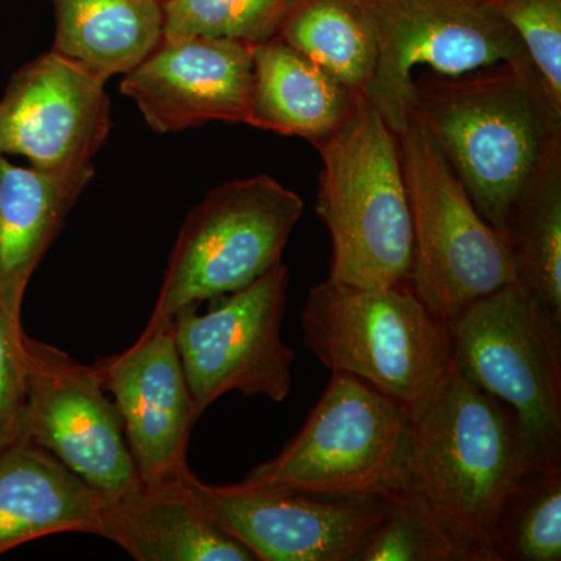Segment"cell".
<instances>
[{"instance_id":"cell-1","label":"cell","mask_w":561,"mask_h":561,"mask_svg":"<svg viewBox=\"0 0 561 561\" xmlns=\"http://www.w3.org/2000/svg\"><path fill=\"white\" fill-rule=\"evenodd\" d=\"M413 106L491 227L504 232L553 144L561 111L537 77L507 65L413 80Z\"/></svg>"},{"instance_id":"cell-2","label":"cell","mask_w":561,"mask_h":561,"mask_svg":"<svg viewBox=\"0 0 561 561\" xmlns=\"http://www.w3.org/2000/svg\"><path fill=\"white\" fill-rule=\"evenodd\" d=\"M524 472L512 412L456 365L409 409L405 489L419 494L471 561H496L494 524Z\"/></svg>"},{"instance_id":"cell-3","label":"cell","mask_w":561,"mask_h":561,"mask_svg":"<svg viewBox=\"0 0 561 561\" xmlns=\"http://www.w3.org/2000/svg\"><path fill=\"white\" fill-rule=\"evenodd\" d=\"M316 149V210L332 243L328 279L359 287L409 284L413 232L397 133L362 94L348 121Z\"/></svg>"},{"instance_id":"cell-4","label":"cell","mask_w":561,"mask_h":561,"mask_svg":"<svg viewBox=\"0 0 561 561\" xmlns=\"http://www.w3.org/2000/svg\"><path fill=\"white\" fill-rule=\"evenodd\" d=\"M302 342L331 373H346L411 409L454 365L449 321L409 284L359 287L327 279L301 313Z\"/></svg>"},{"instance_id":"cell-5","label":"cell","mask_w":561,"mask_h":561,"mask_svg":"<svg viewBox=\"0 0 561 561\" xmlns=\"http://www.w3.org/2000/svg\"><path fill=\"white\" fill-rule=\"evenodd\" d=\"M560 331L519 280L449 320L454 365L512 412L526 471L561 468Z\"/></svg>"},{"instance_id":"cell-6","label":"cell","mask_w":561,"mask_h":561,"mask_svg":"<svg viewBox=\"0 0 561 561\" xmlns=\"http://www.w3.org/2000/svg\"><path fill=\"white\" fill-rule=\"evenodd\" d=\"M397 136L413 232L409 286L449 321L472 301L516 283L518 272L504 232L483 219L415 106Z\"/></svg>"},{"instance_id":"cell-7","label":"cell","mask_w":561,"mask_h":561,"mask_svg":"<svg viewBox=\"0 0 561 561\" xmlns=\"http://www.w3.org/2000/svg\"><path fill=\"white\" fill-rule=\"evenodd\" d=\"M408 456V409L354 376L332 373L300 432L241 483L327 496H386L405 486Z\"/></svg>"},{"instance_id":"cell-8","label":"cell","mask_w":561,"mask_h":561,"mask_svg":"<svg viewBox=\"0 0 561 561\" xmlns=\"http://www.w3.org/2000/svg\"><path fill=\"white\" fill-rule=\"evenodd\" d=\"M302 209L300 195L268 175L227 181L208 192L181 225L146 328L242 289L283 262Z\"/></svg>"},{"instance_id":"cell-9","label":"cell","mask_w":561,"mask_h":561,"mask_svg":"<svg viewBox=\"0 0 561 561\" xmlns=\"http://www.w3.org/2000/svg\"><path fill=\"white\" fill-rule=\"evenodd\" d=\"M289 268L279 262L249 286L172 317L187 387L198 416L224 394L283 402L291 389L295 353L283 341Z\"/></svg>"},{"instance_id":"cell-10","label":"cell","mask_w":561,"mask_h":561,"mask_svg":"<svg viewBox=\"0 0 561 561\" xmlns=\"http://www.w3.org/2000/svg\"><path fill=\"white\" fill-rule=\"evenodd\" d=\"M373 7L381 50L365 98L394 133L412 110L420 66L457 77L507 65L541 81L518 35L482 0H373Z\"/></svg>"},{"instance_id":"cell-11","label":"cell","mask_w":561,"mask_h":561,"mask_svg":"<svg viewBox=\"0 0 561 561\" xmlns=\"http://www.w3.org/2000/svg\"><path fill=\"white\" fill-rule=\"evenodd\" d=\"M20 442L54 454L103 500L140 483L119 411L92 365L27 334Z\"/></svg>"},{"instance_id":"cell-12","label":"cell","mask_w":561,"mask_h":561,"mask_svg":"<svg viewBox=\"0 0 561 561\" xmlns=\"http://www.w3.org/2000/svg\"><path fill=\"white\" fill-rule=\"evenodd\" d=\"M179 481L187 497L257 561H353L387 513L386 496L378 494L210 485L190 467Z\"/></svg>"},{"instance_id":"cell-13","label":"cell","mask_w":561,"mask_h":561,"mask_svg":"<svg viewBox=\"0 0 561 561\" xmlns=\"http://www.w3.org/2000/svg\"><path fill=\"white\" fill-rule=\"evenodd\" d=\"M113 121L105 81L55 50L11 76L0 99V157L68 171L92 164Z\"/></svg>"},{"instance_id":"cell-14","label":"cell","mask_w":561,"mask_h":561,"mask_svg":"<svg viewBox=\"0 0 561 561\" xmlns=\"http://www.w3.org/2000/svg\"><path fill=\"white\" fill-rule=\"evenodd\" d=\"M103 389L113 394L140 482L176 478L198 416L181 364L172 323L144 328L138 341L92 364Z\"/></svg>"},{"instance_id":"cell-15","label":"cell","mask_w":561,"mask_h":561,"mask_svg":"<svg viewBox=\"0 0 561 561\" xmlns=\"http://www.w3.org/2000/svg\"><path fill=\"white\" fill-rule=\"evenodd\" d=\"M253 46L205 36H162L125 73L121 92L157 133L184 131L209 122L247 124Z\"/></svg>"},{"instance_id":"cell-16","label":"cell","mask_w":561,"mask_h":561,"mask_svg":"<svg viewBox=\"0 0 561 561\" xmlns=\"http://www.w3.org/2000/svg\"><path fill=\"white\" fill-rule=\"evenodd\" d=\"M92 179V164L47 171L0 157V305L14 319L21 320L33 273Z\"/></svg>"},{"instance_id":"cell-17","label":"cell","mask_w":561,"mask_h":561,"mask_svg":"<svg viewBox=\"0 0 561 561\" xmlns=\"http://www.w3.org/2000/svg\"><path fill=\"white\" fill-rule=\"evenodd\" d=\"M179 476L105 500L99 537L138 561H257L187 497Z\"/></svg>"},{"instance_id":"cell-18","label":"cell","mask_w":561,"mask_h":561,"mask_svg":"<svg viewBox=\"0 0 561 561\" xmlns=\"http://www.w3.org/2000/svg\"><path fill=\"white\" fill-rule=\"evenodd\" d=\"M105 500L46 449L18 442L0 454V556L57 534H101Z\"/></svg>"},{"instance_id":"cell-19","label":"cell","mask_w":561,"mask_h":561,"mask_svg":"<svg viewBox=\"0 0 561 561\" xmlns=\"http://www.w3.org/2000/svg\"><path fill=\"white\" fill-rule=\"evenodd\" d=\"M359 95L279 36L253 46L250 127L316 147L348 121Z\"/></svg>"},{"instance_id":"cell-20","label":"cell","mask_w":561,"mask_h":561,"mask_svg":"<svg viewBox=\"0 0 561 561\" xmlns=\"http://www.w3.org/2000/svg\"><path fill=\"white\" fill-rule=\"evenodd\" d=\"M51 50L108 81L138 66L162 38L161 0H51Z\"/></svg>"},{"instance_id":"cell-21","label":"cell","mask_w":561,"mask_h":561,"mask_svg":"<svg viewBox=\"0 0 561 561\" xmlns=\"http://www.w3.org/2000/svg\"><path fill=\"white\" fill-rule=\"evenodd\" d=\"M278 36L356 94L378 69V18L373 0H294Z\"/></svg>"},{"instance_id":"cell-22","label":"cell","mask_w":561,"mask_h":561,"mask_svg":"<svg viewBox=\"0 0 561 561\" xmlns=\"http://www.w3.org/2000/svg\"><path fill=\"white\" fill-rule=\"evenodd\" d=\"M518 280L561 324V140L516 202L504 230Z\"/></svg>"},{"instance_id":"cell-23","label":"cell","mask_w":561,"mask_h":561,"mask_svg":"<svg viewBox=\"0 0 561 561\" xmlns=\"http://www.w3.org/2000/svg\"><path fill=\"white\" fill-rule=\"evenodd\" d=\"M491 549L496 561L561 560V468L522 474L502 504Z\"/></svg>"},{"instance_id":"cell-24","label":"cell","mask_w":561,"mask_h":561,"mask_svg":"<svg viewBox=\"0 0 561 561\" xmlns=\"http://www.w3.org/2000/svg\"><path fill=\"white\" fill-rule=\"evenodd\" d=\"M387 513L353 561H471L419 494H386Z\"/></svg>"},{"instance_id":"cell-25","label":"cell","mask_w":561,"mask_h":561,"mask_svg":"<svg viewBox=\"0 0 561 561\" xmlns=\"http://www.w3.org/2000/svg\"><path fill=\"white\" fill-rule=\"evenodd\" d=\"M294 0H161L162 36H205L267 43L276 38Z\"/></svg>"},{"instance_id":"cell-26","label":"cell","mask_w":561,"mask_h":561,"mask_svg":"<svg viewBox=\"0 0 561 561\" xmlns=\"http://www.w3.org/2000/svg\"><path fill=\"white\" fill-rule=\"evenodd\" d=\"M511 25L552 105L561 111V0H482Z\"/></svg>"},{"instance_id":"cell-27","label":"cell","mask_w":561,"mask_h":561,"mask_svg":"<svg viewBox=\"0 0 561 561\" xmlns=\"http://www.w3.org/2000/svg\"><path fill=\"white\" fill-rule=\"evenodd\" d=\"M24 335L21 320L0 305V454L20 442L24 404Z\"/></svg>"}]
</instances>
